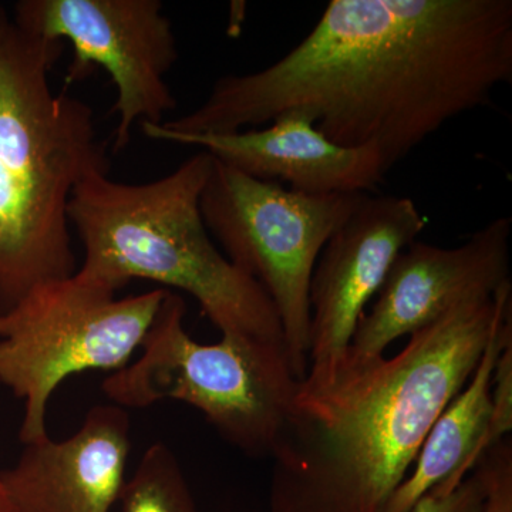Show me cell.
<instances>
[{"mask_svg": "<svg viewBox=\"0 0 512 512\" xmlns=\"http://www.w3.org/2000/svg\"><path fill=\"white\" fill-rule=\"evenodd\" d=\"M511 82L512 0H330L278 62L221 77L197 109L148 126L235 133L299 111L332 143L376 151L389 173Z\"/></svg>", "mask_w": 512, "mask_h": 512, "instance_id": "obj_1", "label": "cell"}, {"mask_svg": "<svg viewBox=\"0 0 512 512\" xmlns=\"http://www.w3.org/2000/svg\"><path fill=\"white\" fill-rule=\"evenodd\" d=\"M511 291L510 282L460 303L396 356H345L328 382H302L272 456L269 510L386 512L510 311Z\"/></svg>", "mask_w": 512, "mask_h": 512, "instance_id": "obj_2", "label": "cell"}, {"mask_svg": "<svg viewBox=\"0 0 512 512\" xmlns=\"http://www.w3.org/2000/svg\"><path fill=\"white\" fill-rule=\"evenodd\" d=\"M63 50L0 3V315L37 285L76 274L70 200L110 171L92 107L50 83Z\"/></svg>", "mask_w": 512, "mask_h": 512, "instance_id": "obj_3", "label": "cell"}, {"mask_svg": "<svg viewBox=\"0 0 512 512\" xmlns=\"http://www.w3.org/2000/svg\"><path fill=\"white\" fill-rule=\"evenodd\" d=\"M211 165L200 150L151 183L124 184L97 173L77 185L69 220L84 258L76 275L116 293L134 279L157 282L191 295L221 335L286 345L274 303L205 227L200 200Z\"/></svg>", "mask_w": 512, "mask_h": 512, "instance_id": "obj_4", "label": "cell"}, {"mask_svg": "<svg viewBox=\"0 0 512 512\" xmlns=\"http://www.w3.org/2000/svg\"><path fill=\"white\" fill-rule=\"evenodd\" d=\"M185 313L183 296L167 289L141 356L104 380L107 399L123 409L190 404L242 453L274 456L302 383L285 343L225 333L204 345L185 330Z\"/></svg>", "mask_w": 512, "mask_h": 512, "instance_id": "obj_5", "label": "cell"}, {"mask_svg": "<svg viewBox=\"0 0 512 512\" xmlns=\"http://www.w3.org/2000/svg\"><path fill=\"white\" fill-rule=\"evenodd\" d=\"M363 194H306L212 158L200 200L205 227L228 261L258 282L274 303L293 373L301 382L309 367L313 269Z\"/></svg>", "mask_w": 512, "mask_h": 512, "instance_id": "obj_6", "label": "cell"}, {"mask_svg": "<svg viewBox=\"0 0 512 512\" xmlns=\"http://www.w3.org/2000/svg\"><path fill=\"white\" fill-rule=\"evenodd\" d=\"M165 291L117 298L74 274L37 285L0 315V384L25 404L23 444L49 437L47 406L67 377L130 363Z\"/></svg>", "mask_w": 512, "mask_h": 512, "instance_id": "obj_7", "label": "cell"}, {"mask_svg": "<svg viewBox=\"0 0 512 512\" xmlns=\"http://www.w3.org/2000/svg\"><path fill=\"white\" fill-rule=\"evenodd\" d=\"M160 0H20L12 16L30 35L69 42L66 83L103 69L116 87L113 150L128 147L136 124H161L177 107L165 76L178 59L173 23Z\"/></svg>", "mask_w": 512, "mask_h": 512, "instance_id": "obj_8", "label": "cell"}, {"mask_svg": "<svg viewBox=\"0 0 512 512\" xmlns=\"http://www.w3.org/2000/svg\"><path fill=\"white\" fill-rule=\"evenodd\" d=\"M427 220L413 200L363 194L326 242L309 286V367L303 383L330 380L348 352L367 303Z\"/></svg>", "mask_w": 512, "mask_h": 512, "instance_id": "obj_9", "label": "cell"}, {"mask_svg": "<svg viewBox=\"0 0 512 512\" xmlns=\"http://www.w3.org/2000/svg\"><path fill=\"white\" fill-rule=\"evenodd\" d=\"M511 231L512 218L500 217L458 247L412 242L394 259L345 356H382L394 340L426 328L460 303L494 296L510 284Z\"/></svg>", "mask_w": 512, "mask_h": 512, "instance_id": "obj_10", "label": "cell"}, {"mask_svg": "<svg viewBox=\"0 0 512 512\" xmlns=\"http://www.w3.org/2000/svg\"><path fill=\"white\" fill-rule=\"evenodd\" d=\"M141 128L148 138L198 147L249 177L288 184L306 194H367L387 175L376 151L332 143L299 111L281 114L261 130L235 133L164 134Z\"/></svg>", "mask_w": 512, "mask_h": 512, "instance_id": "obj_11", "label": "cell"}, {"mask_svg": "<svg viewBox=\"0 0 512 512\" xmlns=\"http://www.w3.org/2000/svg\"><path fill=\"white\" fill-rule=\"evenodd\" d=\"M130 417L116 404L89 410L66 440L25 444L0 483L16 512H109L126 483Z\"/></svg>", "mask_w": 512, "mask_h": 512, "instance_id": "obj_12", "label": "cell"}, {"mask_svg": "<svg viewBox=\"0 0 512 512\" xmlns=\"http://www.w3.org/2000/svg\"><path fill=\"white\" fill-rule=\"evenodd\" d=\"M511 338L510 309L495 326L466 387L434 421L416 458L413 473L394 493L386 512H409L427 493H451L474 470V454L490 420L495 362L505 342Z\"/></svg>", "mask_w": 512, "mask_h": 512, "instance_id": "obj_13", "label": "cell"}, {"mask_svg": "<svg viewBox=\"0 0 512 512\" xmlns=\"http://www.w3.org/2000/svg\"><path fill=\"white\" fill-rule=\"evenodd\" d=\"M119 500L123 512H200L177 457L163 443L147 448Z\"/></svg>", "mask_w": 512, "mask_h": 512, "instance_id": "obj_14", "label": "cell"}, {"mask_svg": "<svg viewBox=\"0 0 512 512\" xmlns=\"http://www.w3.org/2000/svg\"><path fill=\"white\" fill-rule=\"evenodd\" d=\"M512 430V338L508 339L495 362L493 380H491V414L487 429L476 454H474V467L477 461L488 450L510 437Z\"/></svg>", "mask_w": 512, "mask_h": 512, "instance_id": "obj_15", "label": "cell"}, {"mask_svg": "<svg viewBox=\"0 0 512 512\" xmlns=\"http://www.w3.org/2000/svg\"><path fill=\"white\" fill-rule=\"evenodd\" d=\"M477 471L484 484L481 512H512V441L511 437L488 448L477 461Z\"/></svg>", "mask_w": 512, "mask_h": 512, "instance_id": "obj_16", "label": "cell"}, {"mask_svg": "<svg viewBox=\"0 0 512 512\" xmlns=\"http://www.w3.org/2000/svg\"><path fill=\"white\" fill-rule=\"evenodd\" d=\"M484 495L483 481L473 470L451 493H427L409 512H481Z\"/></svg>", "mask_w": 512, "mask_h": 512, "instance_id": "obj_17", "label": "cell"}, {"mask_svg": "<svg viewBox=\"0 0 512 512\" xmlns=\"http://www.w3.org/2000/svg\"><path fill=\"white\" fill-rule=\"evenodd\" d=\"M0 512H16L2 483H0Z\"/></svg>", "mask_w": 512, "mask_h": 512, "instance_id": "obj_18", "label": "cell"}]
</instances>
